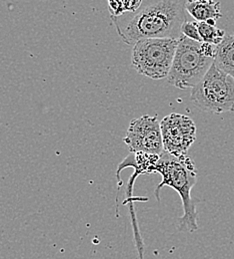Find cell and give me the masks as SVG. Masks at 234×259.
Returning a JSON list of instances; mask_svg holds the SVG:
<instances>
[{
	"label": "cell",
	"mask_w": 234,
	"mask_h": 259,
	"mask_svg": "<svg viewBox=\"0 0 234 259\" xmlns=\"http://www.w3.org/2000/svg\"><path fill=\"white\" fill-rule=\"evenodd\" d=\"M198 31L202 42L209 43L214 46L219 45L226 36L224 30L218 29L216 26L208 25L205 22H198Z\"/></svg>",
	"instance_id": "8fae6325"
},
{
	"label": "cell",
	"mask_w": 234,
	"mask_h": 259,
	"mask_svg": "<svg viewBox=\"0 0 234 259\" xmlns=\"http://www.w3.org/2000/svg\"><path fill=\"white\" fill-rule=\"evenodd\" d=\"M123 141L131 153L160 156L164 152L161 127L157 116L144 115L132 120Z\"/></svg>",
	"instance_id": "8992f818"
},
{
	"label": "cell",
	"mask_w": 234,
	"mask_h": 259,
	"mask_svg": "<svg viewBox=\"0 0 234 259\" xmlns=\"http://www.w3.org/2000/svg\"><path fill=\"white\" fill-rule=\"evenodd\" d=\"M110 18L120 38L128 45L144 39H179L186 21L185 1H142L135 12Z\"/></svg>",
	"instance_id": "6da1fadb"
},
{
	"label": "cell",
	"mask_w": 234,
	"mask_h": 259,
	"mask_svg": "<svg viewBox=\"0 0 234 259\" xmlns=\"http://www.w3.org/2000/svg\"><path fill=\"white\" fill-rule=\"evenodd\" d=\"M213 64L234 78V34L225 36L223 41L215 46Z\"/></svg>",
	"instance_id": "30bf717a"
},
{
	"label": "cell",
	"mask_w": 234,
	"mask_h": 259,
	"mask_svg": "<svg viewBox=\"0 0 234 259\" xmlns=\"http://www.w3.org/2000/svg\"><path fill=\"white\" fill-rule=\"evenodd\" d=\"M160 156L150 155L145 153H131L123 162L118 165L117 178L119 180V189L122 185L120 180V172L125 167H133L134 170L138 171L140 175H150L155 174V167L159 162Z\"/></svg>",
	"instance_id": "ba28073f"
},
{
	"label": "cell",
	"mask_w": 234,
	"mask_h": 259,
	"mask_svg": "<svg viewBox=\"0 0 234 259\" xmlns=\"http://www.w3.org/2000/svg\"><path fill=\"white\" fill-rule=\"evenodd\" d=\"M178 39L156 38L136 42L131 64L136 72L152 80L168 78L176 52Z\"/></svg>",
	"instance_id": "5b68a950"
},
{
	"label": "cell",
	"mask_w": 234,
	"mask_h": 259,
	"mask_svg": "<svg viewBox=\"0 0 234 259\" xmlns=\"http://www.w3.org/2000/svg\"><path fill=\"white\" fill-rule=\"evenodd\" d=\"M142 1H109L108 7L110 17H120L125 13L135 12L141 5Z\"/></svg>",
	"instance_id": "7c38bea8"
},
{
	"label": "cell",
	"mask_w": 234,
	"mask_h": 259,
	"mask_svg": "<svg viewBox=\"0 0 234 259\" xmlns=\"http://www.w3.org/2000/svg\"><path fill=\"white\" fill-rule=\"evenodd\" d=\"M201 52L207 58L214 59L215 56V46L209 43H201Z\"/></svg>",
	"instance_id": "5bb4252c"
},
{
	"label": "cell",
	"mask_w": 234,
	"mask_h": 259,
	"mask_svg": "<svg viewBox=\"0 0 234 259\" xmlns=\"http://www.w3.org/2000/svg\"><path fill=\"white\" fill-rule=\"evenodd\" d=\"M190 99L199 110L211 114L234 112V78L212 64L191 89Z\"/></svg>",
	"instance_id": "3957f363"
},
{
	"label": "cell",
	"mask_w": 234,
	"mask_h": 259,
	"mask_svg": "<svg viewBox=\"0 0 234 259\" xmlns=\"http://www.w3.org/2000/svg\"><path fill=\"white\" fill-rule=\"evenodd\" d=\"M181 34H182V36H184L190 40L202 43L199 31H198V22H196V21L186 20L181 27Z\"/></svg>",
	"instance_id": "4fadbf2b"
},
{
	"label": "cell",
	"mask_w": 234,
	"mask_h": 259,
	"mask_svg": "<svg viewBox=\"0 0 234 259\" xmlns=\"http://www.w3.org/2000/svg\"><path fill=\"white\" fill-rule=\"evenodd\" d=\"M186 11L196 20V22H207L222 17L220 2L213 0L185 1Z\"/></svg>",
	"instance_id": "9c48e42d"
},
{
	"label": "cell",
	"mask_w": 234,
	"mask_h": 259,
	"mask_svg": "<svg viewBox=\"0 0 234 259\" xmlns=\"http://www.w3.org/2000/svg\"><path fill=\"white\" fill-rule=\"evenodd\" d=\"M156 172L162 177L161 183L154 192L156 199L160 200L159 193L163 187L175 190L180 195L183 206V215L178 220V229L188 232L196 231L199 228L196 205L201 200L193 198L191 195V191L197 182V170L194 162L187 156L175 157L163 152L155 167Z\"/></svg>",
	"instance_id": "7a4b0ae2"
},
{
	"label": "cell",
	"mask_w": 234,
	"mask_h": 259,
	"mask_svg": "<svg viewBox=\"0 0 234 259\" xmlns=\"http://www.w3.org/2000/svg\"><path fill=\"white\" fill-rule=\"evenodd\" d=\"M214 62L201 52V43L184 36L178 39L173 63L168 74V83L180 90L196 86Z\"/></svg>",
	"instance_id": "277c9868"
},
{
	"label": "cell",
	"mask_w": 234,
	"mask_h": 259,
	"mask_svg": "<svg viewBox=\"0 0 234 259\" xmlns=\"http://www.w3.org/2000/svg\"><path fill=\"white\" fill-rule=\"evenodd\" d=\"M164 152L181 157L187 152L196 140V126L188 116L172 113L160 122Z\"/></svg>",
	"instance_id": "52a82bcc"
}]
</instances>
